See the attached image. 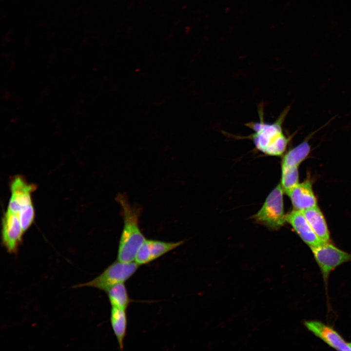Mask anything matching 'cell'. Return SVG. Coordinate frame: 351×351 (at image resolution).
<instances>
[{"label":"cell","mask_w":351,"mask_h":351,"mask_svg":"<svg viewBox=\"0 0 351 351\" xmlns=\"http://www.w3.org/2000/svg\"><path fill=\"white\" fill-rule=\"evenodd\" d=\"M258 111L259 121L249 122L245 125L253 133L245 137L252 140L256 148L269 156L283 155L293 135L286 136L283 131L282 124L290 110L288 106L273 123L264 121L262 108Z\"/></svg>","instance_id":"1"},{"label":"cell","mask_w":351,"mask_h":351,"mask_svg":"<svg viewBox=\"0 0 351 351\" xmlns=\"http://www.w3.org/2000/svg\"><path fill=\"white\" fill-rule=\"evenodd\" d=\"M116 200L121 208L123 221L117 260L131 262L135 261L138 250L146 239L139 227L140 210L133 206L123 194H118Z\"/></svg>","instance_id":"2"},{"label":"cell","mask_w":351,"mask_h":351,"mask_svg":"<svg viewBox=\"0 0 351 351\" xmlns=\"http://www.w3.org/2000/svg\"><path fill=\"white\" fill-rule=\"evenodd\" d=\"M139 266L136 262L125 263L117 260L93 280L76 285L72 288L93 287L106 292L113 286L124 283L131 278Z\"/></svg>","instance_id":"3"},{"label":"cell","mask_w":351,"mask_h":351,"mask_svg":"<svg viewBox=\"0 0 351 351\" xmlns=\"http://www.w3.org/2000/svg\"><path fill=\"white\" fill-rule=\"evenodd\" d=\"M283 193L280 183L271 191L260 209L253 216L256 222L274 230H278L286 222Z\"/></svg>","instance_id":"4"},{"label":"cell","mask_w":351,"mask_h":351,"mask_svg":"<svg viewBox=\"0 0 351 351\" xmlns=\"http://www.w3.org/2000/svg\"><path fill=\"white\" fill-rule=\"evenodd\" d=\"M310 249L320 269L327 289L331 273L342 264L351 261V254L338 249L330 242Z\"/></svg>","instance_id":"5"},{"label":"cell","mask_w":351,"mask_h":351,"mask_svg":"<svg viewBox=\"0 0 351 351\" xmlns=\"http://www.w3.org/2000/svg\"><path fill=\"white\" fill-rule=\"evenodd\" d=\"M183 243V240L168 242L146 238L137 252L135 261L139 265L148 264L178 248Z\"/></svg>","instance_id":"6"},{"label":"cell","mask_w":351,"mask_h":351,"mask_svg":"<svg viewBox=\"0 0 351 351\" xmlns=\"http://www.w3.org/2000/svg\"><path fill=\"white\" fill-rule=\"evenodd\" d=\"M306 328L330 347L341 351H351V342L345 339L332 327L317 321H306Z\"/></svg>","instance_id":"7"},{"label":"cell","mask_w":351,"mask_h":351,"mask_svg":"<svg viewBox=\"0 0 351 351\" xmlns=\"http://www.w3.org/2000/svg\"><path fill=\"white\" fill-rule=\"evenodd\" d=\"M23 232L17 215L7 209L2 220V241L9 253H16Z\"/></svg>","instance_id":"8"},{"label":"cell","mask_w":351,"mask_h":351,"mask_svg":"<svg viewBox=\"0 0 351 351\" xmlns=\"http://www.w3.org/2000/svg\"><path fill=\"white\" fill-rule=\"evenodd\" d=\"M11 195L8 209L17 214L20 210L32 204L31 195L35 186L28 183L20 176L12 179L10 185Z\"/></svg>","instance_id":"9"},{"label":"cell","mask_w":351,"mask_h":351,"mask_svg":"<svg viewBox=\"0 0 351 351\" xmlns=\"http://www.w3.org/2000/svg\"><path fill=\"white\" fill-rule=\"evenodd\" d=\"M285 219L303 242L310 248L318 246L325 242L314 233L301 211L294 209L286 214Z\"/></svg>","instance_id":"10"},{"label":"cell","mask_w":351,"mask_h":351,"mask_svg":"<svg viewBox=\"0 0 351 351\" xmlns=\"http://www.w3.org/2000/svg\"><path fill=\"white\" fill-rule=\"evenodd\" d=\"M294 210L303 211L317 206L316 198L310 179L298 183L287 193Z\"/></svg>","instance_id":"11"},{"label":"cell","mask_w":351,"mask_h":351,"mask_svg":"<svg viewBox=\"0 0 351 351\" xmlns=\"http://www.w3.org/2000/svg\"><path fill=\"white\" fill-rule=\"evenodd\" d=\"M301 212L316 235L324 242H330L325 218L317 205Z\"/></svg>","instance_id":"12"},{"label":"cell","mask_w":351,"mask_h":351,"mask_svg":"<svg viewBox=\"0 0 351 351\" xmlns=\"http://www.w3.org/2000/svg\"><path fill=\"white\" fill-rule=\"evenodd\" d=\"M110 322L119 348L122 351L127 332V317L126 310L112 307Z\"/></svg>","instance_id":"13"},{"label":"cell","mask_w":351,"mask_h":351,"mask_svg":"<svg viewBox=\"0 0 351 351\" xmlns=\"http://www.w3.org/2000/svg\"><path fill=\"white\" fill-rule=\"evenodd\" d=\"M310 152L311 146L307 138L284 155L281 167H298L307 158Z\"/></svg>","instance_id":"14"},{"label":"cell","mask_w":351,"mask_h":351,"mask_svg":"<svg viewBox=\"0 0 351 351\" xmlns=\"http://www.w3.org/2000/svg\"><path fill=\"white\" fill-rule=\"evenodd\" d=\"M106 292L112 307L126 310L132 301L124 283L113 286Z\"/></svg>","instance_id":"15"},{"label":"cell","mask_w":351,"mask_h":351,"mask_svg":"<svg viewBox=\"0 0 351 351\" xmlns=\"http://www.w3.org/2000/svg\"><path fill=\"white\" fill-rule=\"evenodd\" d=\"M298 167H281V178L280 184L284 193L289 190L299 182Z\"/></svg>","instance_id":"16"},{"label":"cell","mask_w":351,"mask_h":351,"mask_svg":"<svg viewBox=\"0 0 351 351\" xmlns=\"http://www.w3.org/2000/svg\"><path fill=\"white\" fill-rule=\"evenodd\" d=\"M16 214L24 232L31 226L35 218V211L33 204L23 208Z\"/></svg>","instance_id":"17"}]
</instances>
